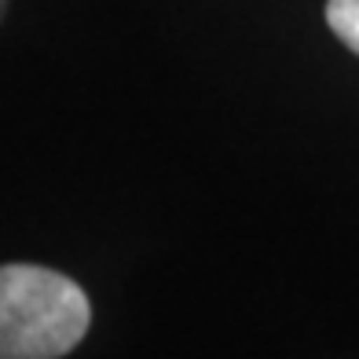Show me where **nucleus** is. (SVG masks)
I'll return each mask as SVG.
<instances>
[{
	"instance_id": "nucleus-1",
	"label": "nucleus",
	"mask_w": 359,
	"mask_h": 359,
	"mask_svg": "<svg viewBox=\"0 0 359 359\" xmlns=\"http://www.w3.org/2000/svg\"><path fill=\"white\" fill-rule=\"evenodd\" d=\"M88 326V293L70 275L26 260L0 264V359H59Z\"/></svg>"
},
{
	"instance_id": "nucleus-2",
	"label": "nucleus",
	"mask_w": 359,
	"mask_h": 359,
	"mask_svg": "<svg viewBox=\"0 0 359 359\" xmlns=\"http://www.w3.org/2000/svg\"><path fill=\"white\" fill-rule=\"evenodd\" d=\"M326 22L337 41L359 55V0H326Z\"/></svg>"
},
{
	"instance_id": "nucleus-3",
	"label": "nucleus",
	"mask_w": 359,
	"mask_h": 359,
	"mask_svg": "<svg viewBox=\"0 0 359 359\" xmlns=\"http://www.w3.org/2000/svg\"><path fill=\"white\" fill-rule=\"evenodd\" d=\"M4 11H8V0H0V19H4Z\"/></svg>"
}]
</instances>
